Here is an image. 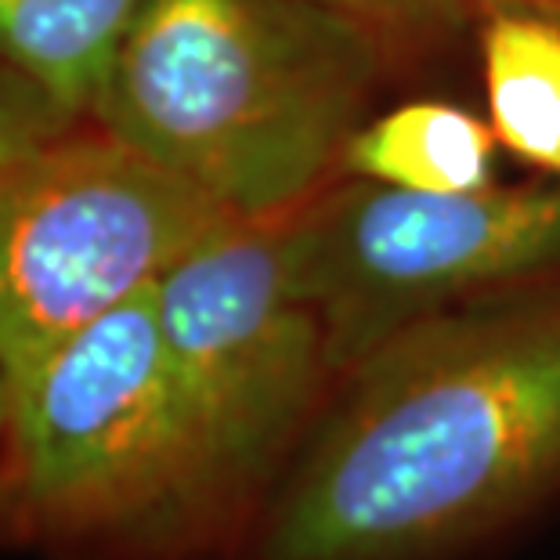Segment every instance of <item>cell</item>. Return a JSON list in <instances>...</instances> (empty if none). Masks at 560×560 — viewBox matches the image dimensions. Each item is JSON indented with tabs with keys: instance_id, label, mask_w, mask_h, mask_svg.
I'll return each instance as SVG.
<instances>
[{
	"instance_id": "cell-1",
	"label": "cell",
	"mask_w": 560,
	"mask_h": 560,
	"mask_svg": "<svg viewBox=\"0 0 560 560\" xmlns=\"http://www.w3.org/2000/svg\"><path fill=\"white\" fill-rule=\"evenodd\" d=\"M560 488V293L390 332L337 380L254 517V560H441Z\"/></svg>"
},
{
	"instance_id": "cell-2",
	"label": "cell",
	"mask_w": 560,
	"mask_h": 560,
	"mask_svg": "<svg viewBox=\"0 0 560 560\" xmlns=\"http://www.w3.org/2000/svg\"><path fill=\"white\" fill-rule=\"evenodd\" d=\"M384 51L312 0H145L91 120L232 218L271 224L326 192Z\"/></svg>"
},
{
	"instance_id": "cell-3",
	"label": "cell",
	"mask_w": 560,
	"mask_h": 560,
	"mask_svg": "<svg viewBox=\"0 0 560 560\" xmlns=\"http://www.w3.org/2000/svg\"><path fill=\"white\" fill-rule=\"evenodd\" d=\"M235 535L177 390L152 290L11 384L0 550L207 560Z\"/></svg>"
},
{
	"instance_id": "cell-4",
	"label": "cell",
	"mask_w": 560,
	"mask_h": 560,
	"mask_svg": "<svg viewBox=\"0 0 560 560\" xmlns=\"http://www.w3.org/2000/svg\"><path fill=\"white\" fill-rule=\"evenodd\" d=\"M232 218L83 120L0 177V369L8 384L156 282Z\"/></svg>"
},
{
	"instance_id": "cell-5",
	"label": "cell",
	"mask_w": 560,
	"mask_h": 560,
	"mask_svg": "<svg viewBox=\"0 0 560 560\" xmlns=\"http://www.w3.org/2000/svg\"><path fill=\"white\" fill-rule=\"evenodd\" d=\"M152 296L213 488L243 532L337 384L326 322L293 285L276 221L210 235Z\"/></svg>"
},
{
	"instance_id": "cell-6",
	"label": "cell",
	"mask_w": 560,
	"mask_h": 560,
	"mask_svg": "<svg viewBox=\"0 0 560 560\" xmlns=\"http://www.w3.org/2000/svg\"><path fill=\"white\" fill-rule=\"evenodd\" d=\"M276 224L293 285L326 322L340 380L390 332L557 271L560 177L448 196L354 177Z\"/></svg>"
},
{
	"instance_id": "cell-7",
	"label": "cell",
	"mask_w": 560,
	"mask_h": 560,
	"mask_svg": "<svg viewBox=\"0 0 560 560\" xmlns=\"http://www.w3.org/2000/svg\"><path fill=\"white\" fill-rule=\"evenodd\" d=\"M145 0H0V62L91 120Z\"/></svg>"
},
{
	"instance_id": "cell-8",
	"label": "cell",
	"mask_w": 560,
	"mask_h": 560,
	"mask_svg": "<svg viewBox=\"0 0 560 560\" xmlns=\"http://www.w3.org/2000/svg\"><path fill=\"white\" fill-rule=\"evenodd\" d=\"M495 130L452 102H405L365 120L340 171L405 192H478L492 185Z\"/></svg>"
},
{
	"instance_id": "cell-9",
	"label": "cell",
	"mask_w": 560,
	"mask_h": 560,
	"mask_svg": "<svg viewBox=\"0 0 560 560\" xmlns=\"http://www.w3.org/2000/svg\"><path fill=\"white\" fill-rule=\"evenodd\" d=\"M481 69L495 141L560 177V22L528 11L485 15Z\"/></svg>"
},
{
	"instance_id": "cell-10",
	"label": "cell",
	"mask_w": 560,
	"mask_h": 560,
	"mask_svg": "<svg viewBox=\"0 0 560 560\" xmlns=\"http://www.w3.org/2000/svg\"><path fill=\"white\" fill-rule=\"evenodd\" d=\"M77 124H83L80 116L66 113L37 83L0 62V177Z\"/></svg>"
},
{
	"instance_id": "cell-11",
	"label": "cell",
	"mask_w": 560,
	"mask_h": 560,
	"mask_svg": "<svg viewBox=\"0 0 560 560\" xmlns=\"http://www.w3.org/2000/svg\"><path fill=\"white\" fill-rule=\"evenodd\" d=\"M373 30L384 44H412L463 22L452 0H312Z\"/></svg>"
},
{
	"instance_id": "cell-12",
	"label": "cell",
	"mask_w": 560,
	"mask_h": 560,
	"mask_svg": "<svg viewBox=\"0 0 560 560\" xmlns=\"http://www.w3.org/2000/svg\"><path fill=\"white\" fill-rule=\"evenodd\" d=\"M459 19H485L495 11H528L550 22H560V0H452Z\"/></svg>"
},
{
	"instance_id": "cell-13",
	"label": "cell",
	"mask_w": 560,
	"mask_h": 560,
	"mask_svg": "<svg viewBox=\"0 0 560 560\" xmlns=\"http://www.w3.org/2000/svg\"><path fill=\"white\" fill-rule=\"evenodd\" d=\"M8 416H11V384L0 369V495H4V467H8Z\"/></svg>"
}]
</instances>
